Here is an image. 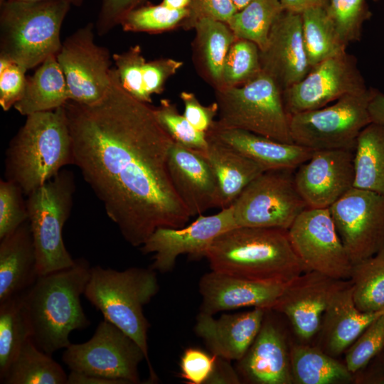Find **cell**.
Masks as SVG:
<instances>
[{"label": "cell", "instance_id": "1", "mask_svg": "<svg viewBox=\"0 0 384 384\" xmlns=\"http://www.w3.org/2000/svg\"><path fill=\"white\" fill-rule=\"evenodd\" d=\"M64 108L73 164L129 244L141 247L159 228L186 225L191 215L168 168L174 142L154 108L124 90L114 68L102 99L69 100Z\"/></svg>", "mask_w": 384, "mask_h": 384}, {"label": "cell", "instance_id": "2", "mask_svg": "<svg viewBox=\"0 0 384 384\" xmlns=\"http://www.w3.org/2000/svg\"><path fill=\"white\" fill-rule=\"evenodd\" d=\"M85 258L67 268L39 275L20 294L24 314L36 346L51 355L71 343L70 333L90 326L80 302L90 276Z\"/></svg>", "mask_w": 384, "mask_h": 384}, {"label": "cell", "instance_id": "3", "mask_svg": "<svg viewBox=\"0 0 384 384\" xmlns=\"http://www.w3.org/2000/svg\"><path fill=\"white\" fill-rule=\"evenodd\" d=\"M205 258L212 271L258 282L287 284L305 272L287 230L235 227L218 235Z\"/></svg>", "mask_w": 384, "mask_h": 384}, {"label": "cell", "instance_id": "4", "mask_svg": "<svg viewBox=\"0 0 384 384\" xmlns=\"http://www.w3.org/2000/svg\"><path fill=\"white\" fill-rule=\"evenodd\" d=\"M26 117L7 148L4 175L28 196L73 164V156L64 105Z\"/></svg>", "mask_w": 384, "mask_h": 384}, {"label": "cell", "instance_id": "5", "mask_svg": "<svg viewBox=\"0 0 384 384\" xmlns=\"http://www.w3.org/2000/svg\"><path fill=\"white\" fill-rule=\"evenodd\" d=\"M157 272L132 267L123 271L91 267L84 296L103 315L133 338L144 351L149 366L150 381L157 377L151 367L148 351L150 327L143 308L159 291Z\"/></svg>", "mask_w": 384, "mask_h": 384}, {"label": "cell", "instance_id": "6", "mask_svg": "<svg viewBox=\"0 0 384 384\" xmlns=\"http://www.w3.org/2000/svg\"><path fill=\"white\" fill-rule=\"evenodd\" d=\"M65 0H0V58L28 70L59 52Z\"/></svg>", "mask_w": 384, "mask_h": 384}, {"label": "cell", "instance_id": "7", "mask_svg": "<svg viewBox=\"0 0 384 384\" xmlns=\"http://www.w3.org/2000/svg\"><path fill=\"white\" fill-rule=\"evenodd\" d=\"M215 96L219 116L214 122L216 126L294 143L282 91L265 73L239 86L216 88Z\"/></svg>", "mask_w": 384, "mask_h": 384}, {"label": "cell", "instance_id": "8", "mask_svg": "<svg viewBox=\"0 0 384 384\" xmlns=\"http://www.w3.org/2000/svg\"><path fill=\"white\" fill-rule=\"evenodd\" d=\"M75 189L73 173L63 169L27 196L28 222L39 275L69 267L75 263L62 235L72 210Z\"/></svg>", "mask_w": 384, "mask_h": 384}, {"label": "cell", "instance_id": "9", "mask_svg": "<svg viewBox=\"0 0 384 384\" xmlns=\"http://www.w3.org/2000/svg\"><path fill=\"white\" fill-rule=\"evenodd\" d=\"M374 88L345 95L329 106L289 116L294 143L312 150H355L358 137L371 119Z\"/></svg>", "mask_w": 384, "mask_h": 384}, {"label": "cell", "instance_id": "10", "mask_svg": "<svg viewBox=\"0 0 384 384\" xmlns=\"http://www.w3.org/2000/svg\"><path fill=\"white\" fill-rule=\"evenodd\" d=\"M236 227L288 230L307 206L292 170L265 171L230 205Z\"/></svg>", "mask_w": 384, "mask_h": 384}, {"label": "cell", "instance_id": "11", "mask_svg": "<svg viewBox=\"0 0 384 384\" xmlns=\"http://www.w3.org/2000/svg\"><path fill=\"white\" fill-rule=\"evenodd\" d=\"M146 356L139 345L112 323L100 321L92 336L82 343H70L62 360L70 370L140 383L139 366Z\"/></svg>", "mask_w": 384, "mask_h": 384}, {"label": "cell", "instance_id": "12", "mask_svg": "<svg viewBox=\"0 0 384 384\" xmlns=\"http://www.w3.org/2000/svg\"><path fill=\"white\" fill-rule=\"evenodd\" d=\"M291 245L305 272L349 279L352 263L329 208H306L287 230Z\"/></svg>", "mask_w": 384, "mask_h": 384}, {"label": "cell", "instance_id": "13", "mask_svg": "<svg viewBox=\"0 0 384 384\" xmlns=\"http://www.w3.org/2000/svg\"><path fill=\"white\" fill-rule=\"evenodd\" d=\"M70 100L92 104L102 99L111 83L109 50L95 41L94 26L88 23L62 42L56 55Z\"/></svg>", "mask_w": 384, "mask_h": 384}, {"label": "cell", "instance_id": "14", "mask_svg": "<svg viewBox=\"0 0 384 384\" xmlns=\"http://www.w3.org/2000/svg\"><path fill=\"white\" fill-rule=\"evenodd\" d=\"M352 265L384 246V196L353 187L329 208Z\"/></svg>", "mask_w": 384, "mask_h": 384}, {"label": "cell", "instance_id": "15", "mask_svg": "<svg viewBox=\"0 0 384 384\" xmlns=\"http://www.w3.org/2000/svg\"><path fill=\"white\" fill-rule=\"evenodd\" d=\"M368 88L356 58L346 52L311 67L300 81L282 91V99L290 116L324 107Z\"/></svg>", "mask_w": 384, "mask_h": 384}, {"label": "cell", "instance_id": "16", "mask_svg": "<svg viewBox=\"0 0 384 384\" xmlns=\"http://www.w3.org/2000/svg\"><path fill=\"white\" fill-rule=\"evenodd\" d=\"M235 227L230 206L216 214L200 215L194 222L182 228H159L140 247V250L144 255L153 254L151 269L167 273L173 270L181 255L196 260L205 257L213 240Z\"/></svg>", "mask_w": 384, "mask_h": 384}, {"label": "cell", "instance_id": "17", "mask_svg": "<svg viewBox=\"0 0 384 384\" xmlns=\"http://www.w3.org/2000/svg\"><path fill=\"white\" fill-rule=\"evenodd\" d=\"M351 282L315 271L304 272L285 287L272 310L284 314L301 343L317 336L333 296Z\"/></svg>", "mask_w": 384, "mask_h": 384}, {"label": "cell", "instance_id": "18", "mask_svg": "<svg viewBox=\"0 0 384 384\" xmlns=\"http://www.w3.org/2000/svg\"><path fill=\"white\" fill-rule=\"evenodd\" d=\"M354 152L314 150L311 157L297 168L295 186L307 208H329L353 187Z\"/></svg>", "mask_w": 384, "mask_h": 384}, {"label": "cell", "instance_id": "19", "mask_svg": "<svg viewBox=\"0 0 384 384\" xmlns=\"http://www.w3.org/2000/svg\"><path fill=\"white\" fill-rule=\"evenodd\" d=\"M262 71L282 91L300 81L311 70L304 45L302 14L284 10L274 23L260 50Z\"/></svg>", "mask_w": 384, "mask_h": 384}, {"label": "cell", "instance_id": "20", "mask_svg": "<svg viewBox=\"0 0 384 384\" xmlns=\"http://www.w3.org/2000/svg\"><path fill=\"white\" fill-rule=\"evenodd\" d=\"M236 370L242 382L252 384H294L289 342L281 326L267 310L260 330Z\"/></svg>", "mask_w": 384, "mask_h": 384}, {"label": "cell", "instance_id": "21", "mask_svg": "<svg viewBox=\"0 0 384 384\" xmlns=\"http://www.w3.org/2000/svg\"><path fill=\"white\" fill-rule=\"evenodd\" d=\"M168 168L174 188L191 217L212 208H220L217 178L200 152L174 142Z\"/></svg>", "mask_w": 384, "mask_h": 384}, {"label": "cell", "instance_id": "22", "mask_svg": "<svg viewBox=\"0 0 384 384\" xmlns=\"http://www.w3.org/2000/svg\"><path fill=\"white\" fill-rule=\"evenodd\" d=\"M285 285L239 278L211 270L199 280L198 289L202 298L200 312L214 315L242 307L272 310Z\"/></svg>", "mask_w": 384, "mask_h": 384}, {"label": "cell", "instance_id": "23", "mask_svg": "<svg viewBox=\"0 0 384 384\" xmlns=\"http://www.w3.org/2000/svg\"><path fill=\"white\" fill-rule=\"evenodd\" d=\"M267 309L254 308L236 314L214 315L199 312L194 331L209 351L228 361H239L258 334Z\"/></svg>", "mask_w": 384, "mask_h": 384}, {"label": "cell", "instance_id": "24", "mask_svg": "<svg viewBox=\"0 0 384 384\" xmlns=\"http://www.w3.org/2000/svg\"><path fill=\"white\" fill-rule=\"evenodd\" d=\"M384 313V309L374 312L361 311L353 297L351 282L331 298L324 314L317 334L324 352L336 358L345 353L365 329Z\"/></svg>", "mask_w": 384, "mask_h": 384}, {"label": "cell", "instance_id": "25", "mask_svg": "<svg viewBox=\"0 0 384 384\" xmlns=\"http://www.w3.org/2000/svg\"><path fill=\"white\" fill-rule=\"evenodd\" d=\"M207 133L251 159L265 171H293L307 161L314 151L295 143L281 142L248 131L220 127L215 124Z\"/></svg>", "mask_w": 384, "mask_h": 384}, {"label": "cell", "instance_id": "26", "mask_svg": "<svg viewBox=\"0 0 384 384\" xmlns=\"http://www.w3.org/2000/svg\"><path fill=\"white\" fill-rule=\"evenodd\" d=\"M38 276L35 246L27 220L0 239V302L23 293Z\"/></svg>", "mask_w": 384, "mask_h": 384}, {"label": "cell", "instance_id": "27", "mask_svg": "<svg viewBox=\"0 0 384 384\" xmlns=\"http://www.w3.org/2000/svg\"><path fill=\"white\" fill-rule=\"evenodd\" d=\"M208 146L200 152L218 180L220 208L229 207L242 190L265 170L233 147L207 133ZM199 152V151H198Z\"/></svg>", "mask_w": 384, "mask_h": 384}, {"label": "cell", "instance_id": "28", "mask_svg": "<svg viewBox=\"0 0 384 384\" xmlns=\"http://www.w3.org/2000/svg\"><path fill=\"white\" fill-rule=\"evenodd\" d=\"M70 100L63 73L56 55L43 61L31 76L26 77L23 95L14 107L21 114L53 110Z\"/></svg>", "mask_w": 384, "mask_h": 384}, {"label": "cell", "instance_id": "29", "mask_svg": "<svg viewBox=\"0 0 384 384\" xmlns=\"http://www.w3.org/2000/svg\"><path fill=\"white\" fill-rule=\"evenodd\" d=\"M291 370L295 384H347L355 380L345 363L317 346L290 343Z\"/></svg>", "mask_w": 384, "mask_h": 384}, {"label": "cell", "instance_id": "30", "mask_svg": "<svg viewBox=\"0 0 384 384\" xmlns=\"http://www.w3.org/2000/svg\"><path fill=\"white\" fill-rule=\"evenodd\" d=\"M354 171L353 187L384 196V125L371 122L360 133Z\"/></svg>", "mask_w": 384, "mask_h": 384}, {"label": "cell", "instance_id": "31", "mask_svg": "<svg viewBox=\"0 0 384 384\" xmlns=\"http://www.w3.org/2000/svg\"><path fill=\"white\" fill-rule=\"evenodd\" d=\"M68 375L60 364L28 339L4 376L3 384H67Z\"/></svg>", "mask_w": 384, "mask_h": 384}, {"label": "cell", "instance_id": "32", "mask_svg": "<svg viewBox=\"0 0 384 384\" xmlns=\"http://www.w3.org/2000/svg\"><path fill=\"white\" fill-rule=\"evenodd\" d=\"M304 45L311 67L346 52L347 45L340 38L325 7L302 13Z\"/></svg>", "mask_w": 384, "mask_h": 384}, {"label": "cell", "instance_id": "33", "mask_svg": "<svg viewBox=\"0 0 384 384\" xmlns=\"http://www.w3.org/2000/svg\"><path fill=\"white\" fill-rule=\"evenodd\" d=\"M197 46L209 78L218 88L227 54L237 37L227 23L210 18L198 19L193 27Z\"/></svg>", "mask_w": 384, "mask_h": 384}, {"label": "cell", "instance_id": "34", "mask_svg": "<svg viewBox=\"0 0 384 384\" xmlns=\"http://www.w3.org/2000/svg\"><path fill=\"white\" fill-rule=\"evenodd\" d=\"M356 307L363 312L384 309V246L374 255L352 265L349 279Z\"/></svg>", "mask_w": 384, "mask_h": 384}, {"label": "cell", "instance_id": "35", "mask_svg": "<svg viewBox=\"0 0 384 384\" xmlns=\"http://www.w3.org/2000/svg\"><path fill=\"white\" fill-rule=\"evenodd\" d=\"M284 10L279 0H252L235 12L227 24L238 38L255 43L260 50L266 46L270 30Z\"/></svg>", "mask_w": 384, "mask_h": 384}, {"label": "cell", "instance_id": "36", "mask_svg": "<svg viewBox=\"0 0 384 384\" xmlns=\"http://www.w3.org/2000/svg\"><path fill=\"white\" fill-rule=\"evenodd\" d=\"M30 338L20 294L0 302V380Z\"/></svg>", "mask_w": 384, "mask_h": 384}, {"label": "cell", "instance_id": "37", "mask_svg": "<svg viewBox=\"0 0 384 384\" xmlns=\"http://www.w3.org/2000/svg\"><path fill=\"white\" fill-rule=\"evenodd\" d=\"M189 10H175L163 4L139 6L131 11L120 26L124 31L158 33L174 29L183 24Z\"/></svg>", "mask_w": 384, "mask_h": 384}, {"label": "cell", "instance_id": "38", "mask_svg": "<svg viewBox=\"0 0 384 384\" xmlns=\"http://www.w3.org/2000/svg\"><path fill=\"white\" fill-rule=\"evenodd\" d=\"M261 72L257 45L248 40L237 38L227 54L220 87L243 85Z\"/></svg>", "mask_w": 384, "mask_h": 384}, {"label": "cell", "instance_id": "39", "mask_svg": "<svg viewBox=\"0 0 384 384\" xmlns=\"http://www.w3.org/2000/svg\"><path fill=\"white\" fill-rule=\"evenodd\" d=\"M154 108L159 122L175 143L199 152L206 149L207 134L194 128L178 112L175 104L164 99L159 106Z\"/></svg>", "mask_w": 384, "mask_h": 384}, {"label": "cell", "instance_id": "40", "mask_svg": "<svg viewBox=\"0 0 384 384\" xmlns=\"http://www.w3.org/2000/svg\"><path fill=\"white\" fill-rule=\"evenodd\" d=\"M326 10L347 46L360 40L363 25L372 14L366 0H329Z\"/></svg>", "mask_w": 384, "mask_h": 384}, {"label": "cell", "instance_id": "41", "mask_svg": "<svg viewBox=\"0 0 384 384\" xmlns=\"http://www.w3.org/2000/svg\"><path fill=\"white\" fill-rule=\"evenodd\" d=\"M384 348V313L371 322L345 351V364L354 375Z\"/></svg>", "mask_w": 384, "mask_h": 384}, {"label": "cell", "instance_id": "42", "mask_svg": "<svg viewBox=\"0 0 384 384\" xmlns=\"http://www.w3.org/2000/svg\"><path fill=\"white\" fill-rule=\"evenodd\" d=\"M112 58L119 80L129 94L146 103L151 100L146 96L143 82L144 68L146 60L139 45L131 46L127 50L114 53Z\"/></svg>", "mask_w": 384, "mask_h": 384}, {"label": "cell", "instance_id": "43", "mask_svg": "<svg viewBox=\"0 0 384 384\" xmlns=\"http://www.w3.org/2000/svg\"><path fill=\"white\" fill-rule=\"evenodd\" d=\"M21 188L8 180L0 181V239L28 220L26 201Z\"/></svg>", "mask_w": 384, "mask_h": 384}, {"label": "cell", "instance_id": "44", "mask_svg": "<svg viewBox=\"0 0 384 384\" xmlns=\"http://www.w3.org/2000/svg\"><path fill=\"white\" fill-rule=\"evenodd\" d=\"M216 356L196 347L185 349L180 359V376L188 384H206L215 367Z\"/></svg>", "mask_w": 384, "mask_h": 384}, {"label": "cell", "instance_id": "45", "mask_svg": "<svg viewBox=\"0 0 384 384\" xmlns=\"http://www.w3.org/2000/svg\"><path fill=\"white\" fill-rule=\"evenodd\" d=\"M26 71L16 63L0 58V105L4 111L9 110L22 97Z\"/></svg>", "mask_w": 384, "mask_h": 384}, {"label": "cell", "instance_id": "46", "mask_svg": "<svg viewBox=\"0 0 384 384\" xmlns=\"http://www.w3.org/2000/svg\"><path fill=\"white\" fill-rule=\"evenodd\" d=\"M183 62L163 58L146 62L144 68V89L149 100L154 94L163 92L167 80L182 67Z\"/></svg>", "mask_w": 384, "mask_h": 384}, {"label": "cell", "instance_id": "47", "mask_svg": "<svg viewBox=\"0 0 384 384\" xmlns=\"http://www.w3.org/2000/svg\"><path fill=\"white\" fill-rule=\"evenodd\" d=\"M184 105L183 116L197 130L207 133L213 127L214 118L218 114L216 102L203 105L193 92L183 91L180 93Z\"/></svg>", "mask_w": 384, "mask_h": 384}, {"label": "cell", "instance_id": "48", "mask_svg": "<svg viewBox=\"0 0 384 384\" xmlns=\"http://www.w3.org/2000/svg\"><path fill=\"white\" fill-rule=\"evenodd\" d=\"M189 16L183 25L193 27L201 18H210L227 23L238 11L232 0H191Z\"/></svg>", "mask_w": 384, "mask_h": 384}, {"label": "cell", "instance_id": "49", "mask_svg": "<svg viewBox=\"0 0 384 384\" xmlns=\"http://www.w3.org/2000/svg\"><path fill=\"white\" fill-rule=\"evenodd\" d=\"M144 0H102L96 30L103 36L120 25L124 18Z\"/></svg>", "mask_w": 384, "mask_h": 384}, {"label": "cell", "instance_id": "50", "mask_svg": "<svg viewBox=\"0 0 384 384\" xmlns=\"http://www.w3.org/2000/svg\"><path fill=\"white\" fill-rule=\"evenodd\" d=\"M230 361L216 356L214 369L206 384H239L241 378Z\"/></svg>", "mask_w": 384, "mask_h": 384}, {"label": "cell", "instance_id": "51", "mask_svg": "<svg viewBox=\"0 0 384 384\" xmlns=\"http://www.w3.org/2000/svg\"><path fill=\"white\" fill-rule=\"evenodd\" d=\"M67 384H125L123 381L71 370Z\"/></svg>", "mask_w": 384, "mask_h": 384}, {"label": "cell", "instance_id": "52", "mask_svg": "<svg viewBox=\"0 0 384 384\" xmlns=\"http://www.w3.org/2000/svg\"><path fill=\"white\" fill-rule=\"evenodd\" d=\"M284 9L302 14L316 7H326L329 0H279Z\"/></svg>", "mask_w": 384, "mask_h": 384}, {"label": "cell", "instance_id": "53", "mask_svg": "<svg viewBox=\"0 0 384 384\" xmlns=\"http://www.w3.org/2000/svg\"><path fill=\"white\" fill-rule=\"evenodd\" d=\"M371 122L384 125V94L375 90L368 105Z\"/></svg>", "mask_w": 384, "mask_h": 384}, {"label": "cell", "instance_id": "54", "mask_svg": "<svg viewBox=\"0 0 384 384\" xmlns=\"http://www.w3.org/2000/svg\"><path fill=\"white\" fill-rule=\"evenodd\" d=\"M368 364H371L370 366H367L365 368L370 369V372H366L367 375H366V379L363 381L368 380V383H371V381H373V383H384V348Z\"/></svg>", "mask_w": 384, "mask_h": 384}, {"label": "cell", "instance_id": "55", "mask_svg": "<svg viewBox=\"0 0 384 384\" xmlns=\"http://www.w3.org/2000/svg\"><path fill=\"white\" fill-rule=\"evenodd\" d=\"M191 0H162L161 4L167 8L175 10L188 9Z\"/></svg>", "mask_w": 384, "mask_h": 384}, {"label": "cell", "instance_id": "56", "mask_svg": "<svg viewBox=\"0 0 384 384\" xmlns=\"http://www.w3.org/2000/svg\"><path fill=\"white\" fill-rule=\"evenodd\" d=\"M252 0H232L238 11L242 9Z\"/></svg>", "mask_w": 384, "mask_h": 384}, {"label": "cell", "instance_id": "57", "mask_svg": "<svg viewBox=\"0 0 384 384\" xmlns=\"http://www.w3.org/2000/svg\"><path fill=\"white\" fill-rule=\"evenodd\" d=\"M20 1H42V0H20ZM71 4V5L79 6L82 4L85 0H65Z\"/></svg>", "mask_w": 384, "mask_h": 384}]
</instances>
